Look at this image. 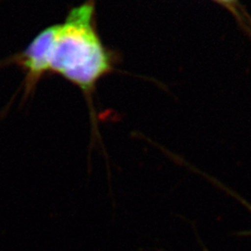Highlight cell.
Returning a JSON list of instances; mask_svg holds the SVG:
<instances>
[{
    "label": "cell",
    "instance_id": "cell-1",
    "mask_svg": "<svg viewBox=\"0 0 251 251\" xmlns=\"http://www.w3.org/2000/svg\"><path fill=\"white\" fill-rule=\"evenodd\" d=\"M93 13L91 1L73 9L60 25L50 58V70L84 90H91L111 68L110 58L94 30Z\"/></svg>",
    "mask_w": 251,
    "mask_h": 251
},
{
    "label": "cell",
    "instance_id": "cell-3",
    "mask_svg": "<svg viewBox=\"0 0 251 251\" xmlns=\"http://www.w3.org/2000/svg\"><path fill=\"white\" fill-rule=\"evenodd\" d=\"M239 200H240L241 202H243V204H245V205L247 206V207H248V208H249V209H250V210H251V205H250V204H247V203H246V202H245L244 200H242V199H240V198H239Z\"/></svg>",
    "mask_w": 251,
    "mask_h": 251
},
{
    "label": "cell",
    "instance_id": "cell-2",
    "mask_svg": "<svg viewBox=\"0 0 251 251\" xmlns=\"http://www.w3.org/2000/svg\"><path fill=\"white\" fill-rule=\"evenodd\" d=\"M60 25H53L41 32L28 46L24 53L16 58V63L26 72V92L33 89L44 73L50 69V58Z\"/></svg>",
    "mask_w": 251,
    "mask_h": 251
}]
</instances>
